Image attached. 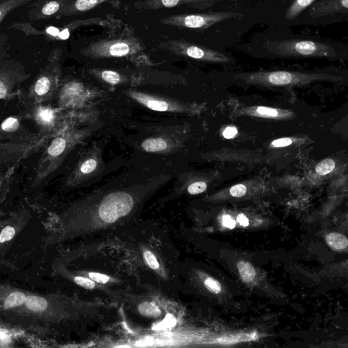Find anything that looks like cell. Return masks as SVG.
Returning <instances> with one entry per match:
<instances>
[{
	"label": "cell",
	"instance_id": "obj_11",
	"mask_svg": "<svg viewBox=\"0 0 348 348\" xmlns=\"http://www.w3.org/2000/svg\"><path fill=\"white\" fill-rule=\"evenodd\" d=\"M131 51V48L125 42H117L110 45L107 49H102L98 52V55L103 57H123Z\"/></svg>",
	"mask_w": 348,
	"mask_h": 348
},
{
	"label": "cell",
	"instance_id": "obj_9",
	"mask_svg": "<svg viewBox=\"0 0 348 348\" xmlns=\"http://www.w3.org/2000/svg\"><path fill=\"white\" fill-rule=\"evenodd\" d=\"M103 167L101 152L97 148H94L87 152V155L81 160L77 171V178L80 181L89 180L101 172Z\"/></svg>",
	"mask_w": 348,
	"mask_h": 348
},
{
	"label": "cell",
	"instance_id": "obj_24",
	"mask_svg": "<svg viewBox=\"0 0 348 348\" xmlns=\"http://www.w3.org/2000/svg\"><path fill=\"white\" fill-rule=\"evenodd\" d=\"M204 180L200 179L192 183L187 188L188 193L191 195H198L205 192L207 189V183Z\"/></svg>",
	"mask_w": 348,
	"mask_h": 348
},
{
	"label": "cell",
	"instance_id": "obj_7",
	"mask_svg": "<svg viewBox=\"0 0 348 348\" xmlns=\"http://www.w3.org/2000/svg\"><path fill=\"white\" fill-rule=\"evenodd\" d=\"M233 116L260 118V119L287 121L295 119L297 114L293 111L277 108L263 107V106H251L237 108L233 111Z\"/></svg>",
	"mask_w": 348,
	"mask_h": 348
},
{
	"label": "cell",
	"instance_id": "obj_41",
	"mask_svg": "<svg viewBox=\"0 0 348 348\" xmlns=\"http://www.w3.org/2000/svg\"><path fill=\"white\" fill-rule=\"evenodd\" d=\"M1 15H2V13H1V12H0V17H1Z\"/></svg>",
	"mask_w": 348,
	"mask_h": 348
},
{
	"label": "cell",
	"instance_id": "obj_27",
	"mask_svg": "<svg viewBox=\"0 0 348 348\" xmlns=\"http://www.w3.org/2000/svg\"><path fill=\"white\" fill-rule=\"evenodd\" d=\"M19 127V122L18 119L13 117L8 118L2 124V129L7 132L17 131Z\"/></svg>",
	"mask_w": 348,
	"mask_h": 348
},
{
	"label": "cell",
	"instance_id": "obj_28",
	"mask_svg": "<svg viewBox=\"0 0 348 348\" xmlns=\"http://www.w3.org/2000/svg\"><path fill=\"white\" fill-rule=\"evenodd\" d=\"M144 257H145L148 265H149L151 269L154 270L159 269L160 265L159 262H158L157 257H155V255H154L151 251H145V253H144Z\"/></svg>",
	"mask_w": 348,
	"mask_h": 348
},
{
	"label": "cell",
	"instance_id": "obj_10",
	"mask_svg": "<svg viewBox=\"0 0 348 348\" xmlns=\"http://www.w3.org/2000/svg\"><path fill=\"white\" fill-rule=\"evenodd\" d=\"M316 1L317 0H292L291 5L286 12V19L289 21L297 19Z\"/></svg>",
	"mask_w": 348,
	"mask_h": 348
},
{
	"label": "cell",
	"instance_id": "obj_3",
	"mask_svg": "<svg viewBox=\"0 0 348 348\" xmlns=\"http://www.w3.org/2000/svg\"><path fill=\"white\" fill-rule=\"evenodd\" d=\"M98 199L91 206V213L101 221L113 223L128 215L138 205L139 188L113 190Z\"/></svg>",
	"mask_w": 348,
	"mask_h": 348
},
{
	"label": "cell",
	"instance_id": "obj_40",
	"mask_svg": "<svg viewBox=\"0 0 348 348\" xmlns=\"http://www.w3.org/2000/svg\"><path fill=\"white\" fill-rule=\"evenodd\" d=\"M59 37H60V39H61L62 40L67 39L68 38H69V30H68L67 29L63 30V31L60 32L59 34Z\"/></svg>",
	"mask_w": 348,
	"mask_h": 348
},
{
	"label": "cell",
	"instance_id": "obj_1",
	"mask_svg": "<svg viewBox=\"0 0 348 348\" xmlns=\"http://www.w3.org/2000/svg\"><path fill=\"white\" fill-rule=\"evenodd\" d=\"M247 53L278 59L340 60L347 54V45L315 37L294 36L286 39H257L246 45Z\"/></svg>",
	"mask_w": 348,
	"mask_h": 348
},
{
	"label": "cell",
	"instance_id": "obj_14",
	"mask_svg": "<svg viewBox=\"0 0 348 348\" xmlns=\"http://www.w3.org/2000/svg\"><path fill=\"white\" fill-rule=\"evenodd\" d=\"M307 141L305 137H285L276 139L271 142L269 147L272 149L285 148L294 145H303Z\"/></svg>",
	"mask_w": 348,
	"mask_h": 348
},
{
	"label": "cell",
	"instance_id": "obj_36",
	"mask_svg": "<svg viewBox=\"0 0 348 348\" xmlns=\"http://www.w3.org/2000/svg\"><path fill=\"white\" fill-rule=\"evenodd\" d=\"M162 7L173 8L177 7L180 4V0H159Z\"/></svg>",
	"mask_w": 348,
	"mask_h": 348
},
{
	"label": "cell",
	"instance_id": "obj_22",
	"mask_svg": "<svg viewBox=\"0 0 348 348\" xmlns=\"http://www.w3.org/2000/svg\"><path fill=\"white\" fill-rule=\"evenodd\" d=\"M139 311L142 315L152 318L159 317L161 315V312L157 306L151 303L141 304L139 306Z\"/></svg>",
	"mask_w": 348,
	"mask_h": 348
},
{
	"label": "cell",
	"instance_id": "obj_30",
	"mask_svg": "<svg viewBox=\"0 0 348 348\" xmlns=\"http://www.w3.org/2000/svg\"><path fill=\"white\" fill-rule=\"evenodd\" d=\"M15 233V229L13 227L10 226L5 227L0 233V243H5L6 241H10L13 239Z\"/></svg>",
	"mask_w": 348,
	"mask_h": 348
},
{
	"label": "cell",
	"instance_id": "obj_15",
	"mask_svg": "<svg viewBox=\"0 0 348 348\" xmlns=\"http://www.w3.org/2000/svg\"><path fill=\"white\" fill-rule=\"evenodd\" d=\"M25 304L28 309L35 312L44 311L48 307L47 300L37 296H29L26 298Z\"/></svg>",
	"mask_w": 348,
	"mask_h": 348
},
{
	"label": "cell",
	"instance_id": "obj_38",
	"mask_svg": "<svg viewBox=\"0 0 348 348\" xmlns=\"http://www.w3.org/2000/svg\"><path fill=\"white\" fill-rule=\"evenodd\" d=\"M7 90L5 84L0 81V99H3L7 96Z\"/></svg>",
	"mask_w": 348,
	"mask_h": 348
},
{
	"label": "cell",
	"instance_id": "obj_33",
	"mask_svg": "<svg viewBox=\"0 0 348 348\" xmlns=\"http://www.w3.org/2000/svg\"><path fill=\"white\" fill-rule=\"evenodd\" d=\"M89 276L92 281L99 284H107L111 280L109 275L95 272H90Z\"/></svg>",
	"mask_w": 348,
	"mask_h": 348
},
{
	"label": "cell",
	"instance_id": "obj_39",
	"mask_svg": "<svg viewBox=\"0 0 348 348\" xmlns=\"http://www.w3.org/2000/svg\"><path fill=\"white\" fill-rule=\"evenodd\" d=\"M47 32L50 35L53 36V37H58L60 33L59 29L57 28L54 27H50L47 29Z\"/></svg>",
	"mask_w": 348,
	"mask_h": 348
},
{
	"label": "cell",
	"instance_id": "obj_25",
	"mask_svg": "<svg viewBox=\"0 0 348 348\" xmlns=\"http://www.w3.org/2000/svg\"><path fill=\"white\" fill-rule=\"evenodd\" d=\"M106 0H77L76 8L79 11H87L93 9Z\"/></svg>",
	"mask_w": 348,
	"mask_h": 348
},
{
	"label": "cell",
	"instance_id": "obj_6",
	"mask_svg": "<svg viewBox=\"0 0 348 348\" xmlns=\"http://www.w3.org/2000/svg\"><path fill=\"white\" fill-rule=\"evenodd\" d=\"M305 11L315 22H320L325 17H347L348 0H317Z\"/></svg>",
	"mask_w": 348,
	"mask_h": 348
},
{
	"label": "cell",
	"instance_id": "obj_16",
	"mask_svg": "<svg viewBox=\"0 0 348 348\" xmlns=\"http://www.w3.org/2000/svg\"><path fill=\"white\" fill-rule=\"evenodd\" d=\"M237 267L240 275L246 283H251L255 279L256 271L251 263L240 261L237 264Z\"/></svg>",
	"mask_w": 348,
	"mask_h": 348
},
{
	"label": "cell",
	"instance_id": "obj_34",
	"mask_svg": "<svg viewBox=\"0 0 348 348\" xmlns=\"http://www.w3.org/2000/svg\"><path fill=\"white\" fill-rule=\"evenodd\" d=\"M237 134L238 129L235 126H228V127L225 128V129L222 132V135H223L225 139L227 140L233 139V138L236 137V135H237Z\"/></svg>",
	"mask_w": 348,
	"mask_h": 348
},
{
	"label": "cell",
	"instance_id": "obj_18",
	"mask_svg": "<svg viewBox=\"0 0 348 348\" xmlns=\"http://www.w3.org/2000/svg\"><path fill=\"white\" fill-rule=\"evenodd\" d=\"M55 112L49 108L41 107L38 110L37 118L40 123L45 125H50L53 123L55 120Z\"/></svg>",
	"mask_w": 348,
	"mask_h": 348
},
{
	"label": "cell",
	"instance_id": "obj_37",
	"mask_svg": "<svg viewBox=\"0 0 348 348\" xmlns=\"http://www.w3.org/2000/svg\"><path fill=\"white\" fill-rule=\"evenodd\" d=\"M237 221L240 225L243 226V227H247V226L249 225V219L245 215H242V214L238 216Z\"/></svg>",
	"mask_w": 348,
	"mask_h": 348
},
{
	"label": "cell",
	"instance_id": "obj_8",
	"mask_svg": "<svg viewBox=\"0 0 348 348\" xmlns=\"http://www.w3.org/2000/svg\"><path fill=\"white\" fill-rule=\"evenodd\" d=\"M177 43L180 45L179 47H176L178 49L179 53L191 59L207 62V63L223 64V65L230 64L233 62V59L229 56L215 50L189 43Z\"/></svg>",
	"mask_w": 348,
	"mask_h": 348
},
{
	"label": "cell",
	"instance_id": "obj_13",
	"mask_svg": "<svg viewBox=\"0 0 348 348\" xmlns=\"http://www.w3.org/2000/svg\"><path fill=\"white\" fill-rule=\"evenodd\" d=\"M328 245L336 251H343L347 249L348 241L347 237L342 234L331 233L328 234L326 237Z\"/></svg>",
	"mask_w": 348,
	"mask_h": 348
},
{
	"label": "cell",
	"instance_id": "obj_23",
	"mask_svg": "<svg viewBox=\"0 0 348 348\" xmlns=\"http://www.w3.org/2000/svg\"><path fill=\"white\" fill-rule=\"evenodd\" d=\"M100 77L103 81L110 84V85H119L122 81L121 76L119 73L114 71H105L101 72L100 74Z\"/></svg>",
	"mask_w": 348,
	"mask_h": 348
},
{
	"label": "cell",
	"instance_id": "obj_17",
	"mask_svg": "<svg viewBox=\"0 0 348 348\" xmlns=\"http://www.w3.org/2000/svg\"><path fill=\"white\" fill-rule=\"evenodd\" d=\"M26 296L25 294L21 293V292H15L8 296L6 299L5 303H4V307L6 309H11L16 307H19L23 305L25 303Z\"/></svg>",
	"mask_w": 348,
	"mask_h": 348
},
{
	"label": "cell",
	"instance_id": "obj_31",
	"mask_svg": "<svg viewBox=\"0 0 348 348\" xmlns=\"http://www.w3.org/2000/svg\"><path fill=\"white\" fill-rule=\"evenodd\" d=\"M75 283L87 289H93L95 287V282L92 281L91 278L81 277L77 276L75 278Z\"/></svg>",
	"mask_w": 348,
	"mask_h": 348
},
{
	"label": "cell",
	"instance_id": "obj_35",
	"mask_svg": "<svg viewBox=\"0 0 348 348\" xmlns=\"http://www.w3.org/2000/svg\"><path fill=\"white\" fill-rule=\"evenodd\" d=\"M223 224L225 227L229 228V229H234L235 227V221L229 215L224 216L223 219Z\"/></svg>",
	"mask_w": 348,
	"mask_h": 348
},
{
	"label": "cell",
	"instance_id": "obj_12",
	"mask_svg": "<svg viewBox=\"0 0 348 348\" xmlns=\"http://www.w3.org/2000/svg\"><path fill=\"white\" fill-rule=\"evenodd\" d=\"M142 147L148 153H159L169 149V144L163 137H151L144 142Z\"/></svg>",
	"mask_w": 348,
	"mask_h": 348
},
{
	"label": "cell",
	"instance_id": "obj_21",
	"mask_svg": "<svg viewBox=\"0 0 348 348\" xmlns=\"http://www.w3.org/2000/svg\"><path fill=\"white\" fill-rule=\"evenodd\" d=\"M253 180L252 179L249 183H240L232 186L228 190L229 195L234 198L243 197L249 191V186L251 185Z\"/></svg>",
	"mask_w": 348,
	"mask_h": 348
},
{
	"label": "cell",
	"instance_id": "obj_29",
	"mask_svg": "<svg viewBox=\"0 0 348 348\" xmlns=\"http://www.w3.org/2000/svg\"><path fill=\"white\" fill-rule=\"evenodd\" d=\"M206 288L212 293L219 294L221 291V286L220 285L219 282L215 281V279L212 277H208L204 282Z\"/></svg>",
	"mask_w": 348,
	"mask_h": 348
},
{
	"label": "cell",
	"instance_id": "obj_2",
	"mask_svg": "<svg viewBox=\"0 0 348 348\" xmlns=\"http://www.w3.org/2000/svg\"><path fill=\"white\" fill-rule=\"evenodd\" d=\"M233 78L243 82L247 85L266 87L305 86L318 82L338 83L343 80L341 76L327 71H261L236 74L233 75Z\"/></svg>",
	"mask_w": 348,
	"mask_h": 348
},
{
	"label": "cell",
	"instance_id": "obj_5",
	"mask_svg": "<svg viewBox=\"0 0 348 348\" xmlns=\"http://www.w3.org/2000/svg\"><path fill=\"white\" fill-rule=\"evenodd\" d=\"M127 95L137 103H141L147 109L157 112H169V113H179L196 115L201 112V108L189 104L183 103L167 98L159 97L130 89Z\"/></svg>",
	"mask_w": 348,
	"mask_h": 348
},
{
	"label": "cell",
	"instance_id": "obj_19",
	"mask_svg": "<svg viewBox=\"0 0 348 348\" xmlns=\"http://www.w3.org/2000/svg\"><path fill=\"white\" fill-rule=\"evenodd\" d=\"M335 161L333 159L328 158V159L323 160L316 166L315 171L318 175L325 177V176L332 173L335 170Z\"/></svg>",
	"mask_w": 348,
	"mask_h": 348
},
{
	"label": "cell",
	"instance_id": "obj_32",
	"mask_svg": "<svg viewBox=\"0 0 348 348\" xmlns=\"http://www.w3.org/2000/svg\"><path fill=\"white\" fill-rule=\"evenodd\" d=\"M59 9V4L57 2H51L46 5L43 9V13L45 15L49 16L57 13Z\"/></svg>",
	"mask_w": 348,
	"mask_h": 348
},
{
	"label": "cell",
	"instance_id": "obj_4",
	"mask_svg": "<svg viewBox=\"0 0 348 348\" xmlns=\"http://www.w3.org/2000/svg\"><path fill=\"white\" fill-rule=\"evenodd\" d=\"M241 16V14L233 11H221L211 13L171 16L167 19H163L162 23L189 29H205L215 25V24L239 18Z\"/></svg>",
	"mask_w": 348,
	"mask_h": 348
},
{
	"label": "cell",
	"instance_id": "obj_26",
	"mask_svg": "<svg viewBox=\"0 0 348 348\" xmlns=\"http://www.w3.org/2000/svg\"><path fill=\"white\" fill-rule=\"evenodd\" d=\"M51 82L46 77L41 78L35 85L36 93L39 95H45L49 91Z\"/></svg>",
	"mask_w": 348,
	"mask_h": 348
},
{
	"label": "cell",
	"instance_id": "obj_20",
	"mask_svg": "<svg viewBox=\"0 0 348 348\" xmlns=\"http://www.w3.org/2000/svg\"><path fill=\"white\" fill-rule=\"evenodd\" d=\"M67 147V141L63 137H57L51 143V147L48 149V153L52 157H58L65 151Z\"/></svg>",
	"mask_w": 348,
	"mask_h": 348
}]
</instances>
